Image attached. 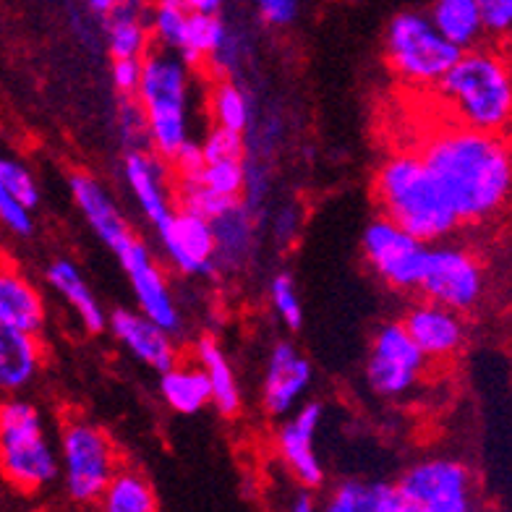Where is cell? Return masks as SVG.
<instances>
[{"mask_svg": "<svg viewBox=\"0 0 512 512\" xmlns=\"http://www.w3.org/2000/svg\"><path fill=\"white\" fill-rule=\"evenodd\" d=\"M463 225L499 215L512 196L510 142L463 123L437 126L418 147Z\"/></svg>", "mask_w": 512, "mask_h": 512, "instance_id": "1", "label": "cell"}, {"mask_svg": "<svg viewBox=\"0 0 512 512\" xmlns=\"http://www.w3.org/2000/svg\"><path fill=\"white\" fill-rule=\"evenodd\" d=\"M374 199L379 215L390 217L424 243L445 241L463 225L418 149H400L384 157L374 176Z\"/></svg>", "mask_w": 512, "mask_h": 512, "instance_id": "2", "label": "cell"}, {"mask_svg": "<svg viewBox=\"0 0 512 512\" xmlns=\"http://www.w3.org/2000/svg\"><path fill=\"white\" fill-rule=\"evenodd\" d=\"M447 121L476 131H512V66L492 50L471 48L434 87Z\"/></svg>", "mask_w": 512, "mask_h": 512, "instance_id": "3", "label": "cell"}, {"mask_svg": "<svg viewBox=\"0 0 512 512\" xmlns=\"http://www.w3.org/2000/svg\"><path fill=\"white\" fill-rule=\"evenodd\" d=\"M191 66L173 50L144 55V74L136 102L142 108L144 126L152 152L165 162L181 152L189 136Z\"/></svg>", "mask_w": 512, "mask_h": 512, "instance_id": "4", "label": "cell"}, {"mask_svg": "<svg viewBox=\"0 0 512 512\" xmlns=\"http://www.w3.org/2000/svg\"><path fill=\"white\" fill-rule=\"evenodd\" d=\"M0 476L29 494L61 476V452L50 445L40 411L27 400L0 403Z\"/></svg>", "mask_w": 512, "mask_h": 512, "instance_id": "5", "label": "cell"}, {"mask_svg": "<svg viewBox=\"0 0 512 512\" xmlns=\"http://www.w3.org/2000/svg\"><path fill=\"white\" fill-rule=\"evenodd\" d=\"M463 53L465 50L452 45L424 14L403 11L387 24V66L408 87L434 89Z\"/></svg>", "mask_w": 512, "mask_h": 512, "instance_id": "6", "label": "cell"}, {"mask_svg": "<svg viewBox=\"0 0 512 512\" xmlns=\"http://www.w3.org/2000/svg\"><path fill=\"white\" fill-rule=\"evenodd\" d=\"M115 473L118 455L108 432L89 421H68L61 434V476L71 502H100Z\"/></svg>", "mask_w": 512, "mask_h": 512, "instance_id": "7", "label": "cell"}, {"mask_svg": "<svg viewBox=\"0 0 512 512\" xmlns=\"http://www.w3.org/2000/svg\"><path fill=\"white\" fill-rule=\"evenodd\" d=\"M405 512H471L476 484L471 468L452 458H429L411 465L398 479Z\"/></svg>", "mask_w": 512, "mask_h": 512, "instance_id": "8", "label": "cell"}, {"mask_svg": "<svg viewBox=\"0 0 512 512\" xmlns=\"http://www.w3.org/2000/svg\"><path fill=\"white\" fill-rule=\"evenodd\" d=\"M484 285V267L476 254L452 243H429L424 275L418 283V293L426 301L468 314L481 304Z\"/></svg>", "mask_w": 512, "mask_h": 512, "instance_id": "9", "label": "cell"}, {"mask_svg": "<svg viewBox=\"0 0 512 512\" xmlns=\"http://www.w3.org/2000/svg\"><path fill=\"white\" fill-rule=\"evenodd\" d=\"M426 369L429 356L418 348L403 322H387L374 332L366 361V382L379 398L398 400L411 395Z\"/></svg>", "mask_w": 512, "mask_h": 512, "instance_id": "10", "label": "cell"}, {"mask_svg": "<svg viewBox=\"0 0 512 512\" xmlns=\"http://www.w3.org/2000/svg\"><path fill=\"white\" fill-rule=\"evenodd\" d=\"M361 251L371 272L400 293H418L424 275L429 243L392 223L390 217H377L366 225L361 236Z\"/></svg>", "mask_w": 512, "mask_h": 512, "instance_id": "11", "label": "cell"}, {"mask_svg": "<svg viewBox=\"0 0 512 512\" xmlns=\"http://www.w3.org/2000/svg\"><path fill=\"white\" fill-rule=\"evenodd\" d=\"M113 254L118 256L128 283H131V290H134L136 309H142L149 319H155L165 330L178 335L183 327L181 309H178L176 296L170 290L168 277H165L160 262L149 251L147 243L131 233Z\"/></svg>", "mask_w": 512, "mask_h": 512, "instance_id": "12", "label": "cell"}, {"mask_svg": "<svg viewBox=\"0 0 512 512\" xmlns=\"http://www.w3.org/2000/svg\"><path fill=\"white\" fill-rule=\"evenodd\" d=\"M157 238L170 267L181 275L209 277L220 267L215 223L209 217L176 207L165 223L157 225Z\"/></svg>", "mask_w": 512, "mask_h": 512, "instance_id": "13", "label": "cell"}, {"mask_svg": "<svg viewBox=\"0 0 512 512\" xmlns=\"http://www.w3.org/2000/svg\"><path fill=\"white\" fill-rule=\"evenodd\" d=\"M322 418V405L309 400V403L298 405L296 411L290 413V418L277 429L275 437L277 452H280L290 476L301 486H309V489H317V486L324 484L322 460L317 458V450H314V439H317Z\"/></svg>", "mask_w": 512, "mask_h": 512, "instance_id": "14", "label": "cell"}, {"mask_svg": "<svg viewBox=\"0 0 512 512\" xmlns=\"http://www.w3.org/2000/svg\"><path fill=\"white\" fill-rule=\"evenodd\" d=\"M108 330L123 345V351L157 374L178 364L176 335L149 319L142 309H115L108 314Z\"/></svg>", "mask_w": 512, "mask_h": 512, "instance_id": "15", "label": "cell"}, {"mask_svg": "<svg viewBox=\"0 0 512 512\" xmlns=\"http://www.w3.org/2000/svg\"><path fill=\"white\" fill-rule=\"evenodd\" d=\"M314 379L309 358L296 345L277 343L267 358L262 384V405L272 418H285L304 403Z\"/></svg>", "mask_w": 512, "mask_h": 512, "instance_id": "16", "label": "cell"}, {"mask_svg": "<svg viewBox=\"0 0 512 512\" xmlns=\"http://www.w3.org/2000/svg\"><path fill=\"white\" fill-rule=\"evenodd\" d=\"M403 324L429 361H447L465 345L463 314L426 298L405 311Z\"/></svg>", "mask_w": 512, "mask_h": 512, "instance_id": "17", "label": "cell"}, {"mask_svg": "<svg viewBox=\"0 0 512 512\" xmlns=\"http://www.w3.org/2000/svg\"><path fill=\"white\" fill-rule=\"evenodd\" d=\"M123 176H126L128 189L134 194L136 204L149 223L160 225L173 215V202H170L168 176H165V160L157 152L134 147L123 157Z\"/></svg>", "mask_w": 512, "mask_h": 512, "instance_id": "18", "label": "cell"}, {"mask_svg": "<svg viewBox=\"0 0 512 512\" xmlns=\"http://www.w3.org/2000/svg\"><path fill=\"white\" fill-rule=\"evenodd\" d=\"M68 189H71L76 207L84 215L89 228L95 230V236L110 251L118 249L134 233L126 217H123L118 202H115L110 191L97 178L87 176V173H74V176L68 178Z\"/></svg>", "mask_w": 512, "mask_h": 512, "instance_id": "19", "label": "cell"}, {"mask_svg": "<svg viewBox=\"0 0 512 512\" xmlns=\"http://www.w3.org/2000/svg\"><path fill=\"white\" fill-rule=\"evenodd\" d=\"M42 366L37 335L0 319V395H19L34 382Z\"/></svg>", "mask_w": 512, "mask_h": 512, "instance_id": "20", "label": "cell"}, {"mask_svg": "<svg viewBox=\"0 0 512 512\" xmlns=\"http://www.w3.org/2000/svg\"><path fill=\"white\" fill-rule=\"evenodd\" d=\"M45 277H48L50 288L58 296H63V301L76 311L84 330L92 332V335H100L102 330H108V314H105V309H102V304L97 301V296L92 293V288H89L74 262L55 259L45 270Z\"/></svg>", "mask_w": 512, "mask_h": 512, "instance_id": "21", "label": "cell"}, {"mask_svg": "<svg viewBox=\"0 0 512 512\" xmlns=\"http://www.w3.org/2000/svg\"><path fill=\"white\" fill-rule=\"evenodd\" d=\"M0 319L34 335H40L48 319L40 290L11 267H0Z\"/></svg>", "mask_w": 512, "mask_h": 512, "instance_id": "22", "label": "cell"}, {"mask_svg": "<svg viewBox=\"0 0 512 512\" xmlns=\"http://www.w3.org/2000/svg\"><path fill=\"white\" fill-rule=\"evenodd\" d=\"M160 395L170 411L181 416H196L207 405H212V384L202 366L178 361L176 366L160 374Z\"/></svg>", "mask_w": 512, "mask_h": 512, "instance_id": "23", "label": "cell"}, {"mask_svg": "<svg viewBox=\"0 0 512 512\" xmlns=\"http://www.w3.org/2000/svg\"><path fill=\"white\" fill-rule=\"evenodd\" d=\"M330 512H405L398 484L390 481H340L327 499Z\"/></svg>", "mask_w": 512, "mask_h": 512, "instance_id": "24", "label": "cell"}, {"mask_svg": "<svg viewBox=\"0 0 512 512\" xmlns=\"http://www.w3.org/2000/svg\"><path fill=\"white\" fill-rule=\"evenodd\" d=\"M196 364L207 371L209 384H212V405L223 416H236L241 411V387H238L236 371L230 366L228 356L220 348L215 337H202L194 345Z\"/></svg>", "mask_w": 512, "mask_h": 512, "instance_id": "25", "label": "cell"}, {"mask_svg": "<svg viewBox=\"0 0 512 512\" xmlns=\"http://www.w3.org/2000/svg\"><path fill=\"white\" fill-rule=\"evenodd\" d=\"M429 19L460 50H471L486 34L476 0H434Z\"/></svg>", "mask_w": 512, "mask_h": 512, "instance_id": "26", "label": "cell"}, {"mask_svg": "<svg viewBox=\"0 0 512 512\" xmlns=\"http://www.w3.org/2000/svg\"><path fill=\"white\" fill-rule=\"evenodd\" d=\"M149 40V21L139 14L131 0H121V6L108 14L110 58H144Z\"/></svg>", "mask_w": 512, "mask_h": 512, "instance_id": "27", "label": "cell"}, {"mask_svg": "<svg viewBox=\"0 0 512 512\" xmlns=\"http://www.w3.org/2000/svg\"><path fill=\"white\" fill-rule=\"evenodd\" d=\"M228 40L230 29L225 27L220 14H189L178 55L189 66H204L215 61Z\"/></svg>", "mask_w": 512, "mask_h": 512, "instance_id": "28", "label": "cell"}, {"mask_svg": "<svg viewBox=\"0 0 512 512\" xmlns=\"http://www.w3.org/2000/svg\"><path fill=\"white\" fill-rule=\"evenodd\" d=\"M100 505L105 512H155L157 497L152 484L144 479L142 473L118 468V473L102 494Z\"/></svg>", "mask_w": 512, "mask_h": 512, "instance_id": "29", "label": "cell"}, {"mask_svg": "<svg viewBox=\"0 0 512 512\" xmlns=\"http://www.w3.org/2000/svg\"><path fill=\"white\" fill-rule=\"evenodd\" d=\"M251 110V97L238 81L220 79L209 89V115L215 126L246 134V128L251 126Z\"/></svg>", "mask_w": 512, "mask_h": 512, "instance_id": "30", "label": "cell"}, {"mask_svg": "<svg viewBox=\"0 0 512 512\" xmlns=\"http://www.w3.org/2000/svg\"><path fill=\"white\" fill-rule=\"evenodd\" d=\"M215 223V236H217V262L228 264V267H236L238 259L249 254L251 246V215L249 209L238 204L230 212H225L223 217L212 220Z\"/></svg>", "mask_w": 512, "mask_h": 512, "instance_id": "31", "label": "cell"}, {"mask_svg": "<svg viewBox=\"0 0 512 512\" xmlns=\"http://www.w3.org/2000/svg\"><path fill=\"white\" fill-rule=\"evenodd\" d=\"M189 14L191 11L186 8V0H155L147 19L152 40H155L162 50H173V53H178Z\"/></svg>", "mask_w": 512, "mask_h": 512, "instance_id": "32", "label": "cell"}, {"mask_svg": "<svg viewBox=\"0 0 512 512\" xmlns=\"http://www.w3.org/2000/svg\"><path fill=\"white\" fill-rule=\"evenodd\" d=\"M238 204H241L238 199H228V196L207 189L199 178H178V207L191 209L196 215L217 220Z\"/></svg>", "mask_w": 512, "mask_h": 512, "instance_id": "33", "label": "cell"}, {"mask_svg": "<svg viewBox=\"0 0 512 512\" xmlns=\"http://www.w3.org/2000/svg\"><path fill=\"white\" fill-rule=\"evenodd\" d=\"M196 178H199L207 189L241 202L243 194H246V186H249V165H246V160L207 162L202 168V173Z\"/></svg>", "mask_w": 512, "mask_h": 512, "instance_id": "34", "label": "cell"}, {"mask_svg": "<svg viewBox=\"0 0 512 512\" xmlns=\"http://www.w3.org/2000/svg\"><path fill=\"white\" fill-rule=\"evenodd\" d=\"M270 301L277 319H280L288 330L296 332L304 327V304H301L296 283H293V277H290L288 272H280V275L272 277Z\"/></svg>", "mask_w": 512, "mask_h": 512, "instance_id": "35", "label": "cell"}, {"mask_svg": "<svg viewBox=\"0 0 512 512\" xmlns=\"http://www.w3.org/2000/svg\"><path fill=\"white\" fill-rule=\"evenodd\" d=\"M202 155L207 162L220 160H243L246 157V142L241 131L225 126H212L202 142Z\"/></svg>", "mask_w": 512, "mask_h": 512, "instance_id": "36", "label": "cell"}, {"mask_svg": "<svg viewBox=\"0 0 512 512\" xmlns=\"http://www.w3.org/2000/svg\"><path fill=\"white\" fill-rule=\"evenodd\" d=\"M0 183L29 209L40 204V186L29 173V168H24L21 162L11 160V157H0Z\"/></svg>", "mask_w": 512, "mask_h": 512, "instance_id": "37", "label": "cell"}, {"mask_svg": "<svg viewBox=\"0 0 512 512\" xmlns=\"http://www.w3.org/2000/svg\"><path fill=\"white\" fill-rule=\"evenodd\" d=\"M0 223L19 238H29L34 233L32 209L27 204H21L3 183H0Z\"/></svg>", "mask_w": 512, "mask_h": 512, "instance_id": "38", "label": "cell"}, {"mask_svg": "<svg viewBox=\"0 0 512 512\" xmlns=\"http://www.w3.org/2000/svg\"><path fill=\"white\" fill-rule=\"evenodd\" d=\"M144 74V58H113V68H110V79H113L115 92L126 100V97H136L139 84H142Z\"/></svg>", "mask_w": 512, "mask_h": 512, "instance_id": "39", "label": "cell"}, {"mask_svg": "<svg viewBox=\"0 0 512 512\" xmlns=\"http://www.w3.org/2000/svg\"><path fill=\"white\" fill-rule=\"evenodd\" d=\"M486 34L510 37L512 34V0H476Z\"/></svg>", "mask_w": 512, "mask_h": 512, "instance_id": "40", "label": "cell"}, {"mask_svg": "<svg viewBox=\"0 0 512 512\" xmlns=\"http://www.w3.org/2000/svg\"><path fill=\"white\" fill-rule=\"evenodd\" d=\"M259 14L272 27H288L298 16V0H254Z\"/></svg>", "mask_w": 512, "mask_h": 512, "instance_id": "41", "label": "cell"}, {"mask_svg": "<svg viewBox=\"0 0 512 512\" xmlns=\"http://www.w3.org/2000/svg\"><path fill=\"white\" fill-rule=\"evenodd\" d=\"M207 165L202 155V144L186 142L181 147L176 157H173V168H176L178 178H196L202 173V168Z\"/></svg>", "mask_w": 512, "mask_h": 512, "instance_id": "42", "label": "cell"}, {"mask_svg": "<svg viewBox=\"0 0 512 512\" xmlns=\"http://www.w3.org/2000/svg\"><path fill=\"white\" fill-rule=\"evenodd\" d=\"M311 492H314V489L298 484L296 494L290 497L288 510H293V512H311V510H314V494H311Z\"/></svg>", "mask_w": 512, "mask_h": 512, "instance_id": "43", "label": "cell"}, {"mask_svg": "<svg viewBox=\"0 0 512 512\" xmlns=\"http://www.w3.org/2000/svg\"><path fill=\"white\" fill-rule=\"evenodd\" d=\"M186 8L191 14H220L223 0H186Z\"/></svg>", "mask_w": 512, "mask_h": 512, "instance_id": "44", "label": "cell"}, {"mask_svg": "<svg viewBox=\"0 0 512 512\" xmlns=\"http://www.w3.org/2000/svg\"><path fill=\"white\" fill-rule=\"evenodd\" d=\"M87 6L95 11V14H102L108 16L110 11H115V8L121 6V0H87Z\"/></svg>", "mask_w": 512, "mask_h": 512, "instance_id": "45", "label": "cell"}, {"mask_svg": "<svg viewBox=\"0 0 512 512\" xmlns=\"http://www.w3.org/2000/svg\"><path fill=\"white\" fill-rule=\"evenodd\" d=\"M507 142H510V155H512V131H510V139H507Z\"/></svg>", "mask_w": 512, "mask_h": 512, "instance_id": "46", "label": "cell"}]
</instances>
